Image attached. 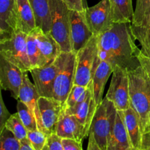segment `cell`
Here are the masks:
<instances>
[{"mask_svg":"<svg viewBox=\"0 0 150 150\" xmlns=\"http://www.w3.org/2000/svg\"><path fill=\"white\" fill-rule=\"evenodd\" d=\"M97 60V59H96ZM114 71V67L108 62L100 60L98 67L94 71L92 79V93L97 105H100L103 99L105 85L109 79L111 73Z\"/></svg>","mask_w":150,"mask_h":150,"instance_id":"obj_19","label":"cell"},{"mask_svg":"<svg viewBox=\"0 0 150 150\" xmlns=\"http://www.w3.org/2000/svg\"><path fill=\"white\" fill-rule=\"evenodd\" d=\"M148 134H149V136H150V133H148Z\"/></svg>","mask_w":150,"mask_h":150,"instance_id":"obj_42","label":"cell"},{"mask_svg":"<svg viewBox=\"0 0 150 150\" xmlns=\"http://www.w3.org/2000/svg\"><path fill=\"white\" fill-rule=\"evenodd\" d=\"M85 15L89 28L96 36L109 30L114 25L109 0H100V2L85 9Z\"/></svg>","mask_w":150,"mask_h":150,"instance_id":"obj_10","label":"cell"},{"mask_svg":"<svg viewBox=\"0 0 150 150\" xmlns=\"http://www.w3.org/2000/svg\"><path fill=\"white\" fill-rule=\"evenodd\" d=\"M130 107L140 121L143 134L150 133V81L140 64L129 69Z\"/></svg>","mask_w":150,"mask_h":150,"instance_id":"obj_2","label":"cell"},{"mask_svg":"<svg viewBox=\"0 0 150 150\" xmlns=\"http://www.w3.org/2000/svg\"><path fill=\"white\" fill-rule=\"evenodd\" d=\"M18 15L19 30L29 34L36 29L35 16L29 0H16Z\"/></svg>","mask_w":150,"mask_h":150,"instance_id":"obj_23","label":"cell"},{"mask_svg":"<svg viewBox=\"0 0 150 150\" xmlns=\"http://www.w3.org/2000/svg\"><path fill=\"white\" fill-rule=\"evenodd\" d=\"M137 59L140 65L142 66L143 70L150 81V57L146 55L142 49L139 50L137 54Z\"/></svg>","mask_w":150,"mask_h":150,"instance_id":"obj_34","label":"cell"},{"mask_svg":"<svg viewBox=\"0 0 150 150\" xmlns=\"http://www.w3.org/2000/svg\"><path fill=\"white\" fill-rule=\"evenodd\" d=\"M17 113L28 131L38 130V123L34 114L29 107L20 100L17 102Z\"/></svg>","mask_w":150,"mask_h":150,"instance_id":"obj_28","label":"cell"},{"mask_svg":"<svg viewBox=\"0 0 150 150\" xmlns=\"http://www.w3.org/2000/svg\"><path fill=\"white\" fill-rule=\"evenodd\" d=\"M69 8L72 10L84 11L86 7L84 6L83 0H64Z\"/></svg>","mask_w":150,"mask_h":150,"instance_id":"obj_37","label":"cell"},{"mask_svg":"<svg viewBox=\"0 0 150 150\" xmlns=\"http://www.w3.org/2000/svg\"><path fill=\"white\" fill-rule=\"evenodd\" d=\"M76 70V53L64 52V59L53 86V98L64 104L73 85Z\"/></svg>","mask_w":150,"mask_h":150,"instance_id":"obj_7","label":"cell"},{"mask_svg":"<svg viewBox=\"0 0 150 150\" xmlns=\"http://www.w3.org/2000/svg\"><path fill=\"white\" fill-rule=\"evenodd\" d=\"M35 16L37 26L44 32L50 33L51 29L50 0H29Z\"/></svg>","mask_w":150,"mask_h":150,"instance_id":"obj_22","label":"cell"},{"mask_svg":"<svg viewBox=\"0 0 150 150\" xmlns=\"http://www.w3.org/2000/svg\"><path fill=\"white\" fill-rule=\"evenodd\" d=\"M98 54V36L94 35L85 46L76 53L74 85L88 86L92 81Z\"/></svg>","mask_w":150,"mask_h":150,"instance_id":"obj_5","label":"cell"},{"mask_svg":"<svg viewBox=\"0 0 150 150\" xmlns=\"http://www.w3.org/2000/svg\"><path fill=\"white\" fill-rule=\"evenodd\" d=\"M48 136L39 130L28 131L27 139L34 150H42L47 142Z\"/></svg>","mask_w":150,"mask_h":150,"instance_id":"obj_32","label":"cell"},{"mask_svg":"<svg viewBox=\"0 0 150 150\" xmlns=\"http://www.w3.org/2000/svg\"><path fill=\"white\" fill-rule=\"evenodd\" d=\"M131 147L129 136L120 111H117L115 123L108 139L107 150H127Z\"/></svg>","mask_w":150,"mask_h":150,"instance_id":"obj_20","label":"cell"},{"mask_svg":"<svg viewBox=\"0 0 150 150\" xmlns=\"http://www.w3.org/2000/svg\"><path fill=\"white\" fill-rule=\"evenodd\" d=\"M27 34L18 30L11 38L0 41V55L18 67L22 71L32 70L27 55Z\"/></svg>","mask_w":150,"mask_h":150,"instance_id":"obj_6","label":"cell"},{"mask_svg":"<svg viewBox=\"0 0 150 150\" xmlns=\"http://www.w3.org/2000/svg\"><path fill=\"white\" fill-rule=\"evenodd\" d=\"M131 32V23H114L109 30L98 36L96 59L107 61L113 66L129 69L139 64V47Z\"/></svg>","mask_w":150,"mask_h":150,"instance_id":"obj_1","label":"cell"},{"mask_svg":"<svg viewBox=\"0 0 150 150\" xmlns=\"http://www.w3.org/2000/svg\"><path fill=\"white\" fill-rule=\"evenodd\" d=\"M127 150H139V149H135V148H133V147H130V148H129V149H127Z\"/></svg>","mask_w":150,"mask_h":150,"instance_id":"obj_41","label":"cell"},{"mask_svg":"<svg viewBox=\"0 0 150 150\" xmlns=\"http://www.w3.org/2000/svg\"><path fill=\"white\" fill-rule=\"evenodd\" d=\"M23 73L18 67L0 55V85L1 89L10 91L16 100L19 99V92L23 83Z\"/></svg>","mask_w":150,"mask_h":150,"instance_id":"obj_11","label":"cell"},{"mask_svg":"<svg viewBox=\"0 0 150 150\" xmlns=\"http://www.w3.org/2000/svg\"><path fill=\"white\" fill-rule=\"evenodd\" d=\"M70 35L73 52L77 53L94 36L89 28L84 11L72 10L70 15Z\"/></svg>","mask_w":150,"mask_h":150,"instance_id":"obj_12","label":"cell"},{"mask_svg":"<svg viewBox=\"0 0 150 150\" xmlns=\"http://www.w3.org/2000/svg\"><path fill=\"white\" fill-rule=\"evenodd\" d=\"M51 29L50 34L57 40L62 52H73L70 35L71 10L64 0H50Z\"/></svg>","mask_w":150,"mask_h":150,"instance_id":"obj_3","label":"cell"},{"mask_svg":"<svg viewBox=\"0 0 150 150\" xmlns=\"http://www.w3.org/2000/svg\"><path fill=\"white\" fill-rule=\"evenodd\" d=\"M88 139H89V141H88V146L86 150H102L99 146V145L97 144L93 133L92 132H89Z\"/></svg>","mask_w":150,"mask_h":150,"instance_id":"obj_38","label":"cell"},{"mask_svg":"<svg viewBox=\"0 0 150 150\" xmlns=\"http://www.w3.org/2000/svg\"><path fill=\"white\" fill-rule=\"evenodd\" d=\"M40 98L35 83H32L29 80L27 72L23 73V83L19 92V99L24 103L32 111L36 118L38 130L44 133V128L41 121L40 113L38 106V100Z\"/></svg>","mask_w":150,"mask_h":150,"instance_id":"obj_17","label":"cell"},{"mask_svg":"<svg viewBox=\"0 0 150 150\" xmlns=\"http://www.w3.org/2000/svg\"><path fill=\"white\" fill-rule=\"evenodd\" d=\"M26 47H27V55L32 69L43 67L47 63L45 61L40 51L38 48L36 39V32L34 29L29 33L26 37Z\"/></svg>","mask_w":150,"mask_h":150,"instance_id":"obj_25","label":"cell"},{"mask_svg":"<svg viewBox=\"0 0 150 150\" xmlns=\"http://www.w3.org/2000/svg\"><path fill=\"white\" fill-rule=\"evenodd\" d=\"M117 114L116 107L106 98L97 107L89 132L93 133L97 144L102 150H107L108 139L115 123Z\"/></svg>","mask_w":150,"mask_h":150,"instance_id":"obj_4","label":"cell"},{"mask_svg":"<svg viewBox=\"0 0 150 150\" xmlns=\"http://www.w3.org/2000/svg\"><path fill=\"white\" fill-rule=\"evenodd\" d=\"M4 127L10 130L20 142L27 139L28 130L21 120L18 113L10 116L8 120L6 122Z\"/></svg>","mask_w":150,"mask_h":150,"instance_id":"obj_29","label":"cell"},{"mask_svg":"<svg viewBox=\"0 0 150 150\" xmlns=\"http://www.w3.org/2000/svg\"><path fill=\"white\" fill-rule=\"evenodd\" d=\"M12 114L9 112L3 100L2 95L0 93V131L3 130L6 122L8 120Z\"/></svg>","mask_w":150,"mask_h":150,"instance_id":"obj_35","label":"cell"},{"mask_svg":"<svg viewBox=\"0 0 150 150\" xmlns=\"http://www.w3.org/2000/svg\"><path fill=\"white\" fill-rule=\"evenodd\" d=\"M38 106L45 134L48 136L56 133L63 105L54 98L40 97L38 100Z\"/></svg>","mask_w":150,"mask_h":150,"instance_id":"obj_13","label":"cell"},{"mask_svg":"<svg viewBox=\"0 0 150 150\" xmlns=\"http://www.w3.org/2000/svg\"><path fill=\"white\" fill-rule=\"evenodd\" d=\"M21 150H34L27 139L21 142Z\"/></svg>","mask_w":150,"mask_h":150,"instance_id":"obj_40","label":"cell"},{"mask_svg":"<svg viewBox=\"0 0 150 150\" xmlns=\"http://www.w3.org/2000/svg\"><path fill=\"white\" fill-rule=\"evenodd\" d=\"M89 90L88 95L83 101L69 109H64L62 108L63 111H64L66 114L74 116L80 122L81 124L84 127L88 136L94 115L98 107L92 93V83H89Z\"/></svg>","mask_w":150,"mask_h":150,"instance_id":"obj_15","label":"cell"},{"mask_svg":"<svg viewBox=\"0 0 150 150\" xmlns=\"http://www.w3.org/2000/svg\"><path fill=\"white\" fill-rule=\"evenodd\" d=\"M89 90V86H83L79 85H73L67 100L63 104V108L69 109L83 101L87 96Z\"/></svg>","mask_w":150,"mask_h":150,"instance_id":"obj_30","label":"cell"},{"mask_svg":"<svg viewBox=\"0 0 150 150\" xmlns=\"http://www.w3.org/2000/svg\"><path fill=\"white\" fill-rule=\"evenodd\" d=\"M131 32L135 40L142 45V51L150 57V17L142 26H131Z\"/></svg>","mask_w":150,"mask_h":150,"instance_id":"obj_26","label":"cell"},{"mask_svg":"<svg viewBox=\"0 0 150 150\" xmlns=\"http://www.w3.org/2000/svg\"><path fill=\"white\" fill-rule=\"evenodd\" d=\"M141 150H150V136L148 133L144 134L143 142Z\"/></svg>","mask_w":150,"mask_h":150,"instance_id":"obj_39","label":"cell"},{"mask_svg":"<svg viewBox=\"0 0 150 150\" xmlns=\"http://www.w3.org/2000/svg\"><path fill=\"white\" fill-rule=\"evenodd\" d=\"M0 150H21V142L5 127L0 131Z\"/></svg>","mask_w":150,"mask_h":150,"instance_id":"obj_31","label":"cell"},{"mask_svg":"<svg viewBox=\"0 0 150 150\" xmlns=\"http://www.w3.org/2000/svg\"><path fill=\"white\" fill-rule=\"evenodd\" d=\"M112 73L105 98L113 103L117 111H125L130 107L128 70L117 66Z\"/></svg>","mask_w":150,"mask_h":150,"instance_id":"obj_8","label":"cell"},{"mask_svg":"<svg viewBox=\"0 0 150 150\" xmlns=\"http://www.w3.org/2000/svg\"><path fill=\"white\" fill-rule=\"evenodd\" d=\"M42 150H64L62 138L56 133H52L48 136L47 142Z\"/></svg>","mask_w":150,"mask_h":150,"instance_id":"obj_33","label":"cell"},{"mask_svg":"<svg viewBox=\"0 0 150 150\" xmlns=\"http://www.w3.org/2000/svg\"><path fill=\"white\" fill-rule=\"evenodd\" d=\"M18 30L16 0H0V41L11 38Z\"/></svg>","mask_w":150,"mask_h":150,"instance_id":"obj_14","label":"cell"},{"mask_svg":"<svg viewBox=\"0 0 150 150\" xmlns=\"http://www.w3.org/2000/svg\"><path fill=\"white\" fill-rule=\"evenodd\" d=\"M114 23H132L134 10L132 0H109Z\"/></svg>","mask_w":150,"mask_h":150,"instance_id":"obj_24","label":"cell"},{"mask_svg":"<svg viewBox=\"0 0 150 150\" xmlns=\"http://www.w3.org/2000/svg\"><path fill=\"white\" fill-rule=\"evenodd\" d=\"M36 39L41 55L47 64L54 61L62 54L60 45L50 33L44 32L40 28L37 27Z\"/></svg>","mask_w":150,"mask_h":150,"instance_id":"obj_21","label":"cell"},{"mask_svg":"<svg viewBox=\"0 0 150 150\" xmlns=\"http://www.w3.org/2000/svg\"><path fill=\"white\" fill-rule=\"evenodd\" d=\"M64 150H83L82 143L71 139H62Z\"/></svg>","mask_w":150,"mask_h":150,"instance_id":"obj_36","label":"cell"},{"mask_svg":"<svg viewBox=\"0 0 150 150\" xmlns=\"http://www.w3.org/2000/svg\"><path fill=\"white\" fill-rule=\"evenodd\" d=\"M64 54V52H62L54 61L48 63L43 67L30 70L34 83L40 97L53 98V86L54 81L62 64Z\"/></svg>","mask_w":150,"mask_h":150,"instance_id":"obj_9","label":"cell"},{"mask_svg":"<svg viewBox=\"0 0 150 150\" xmlns=\"http://www.w3.org/2000/svg\"><path fill=\"white\" fill-rule=\"evenodd\" d=\"M56 134L62 139H75L82 143L88 135L80 122L73 115L62 111L56 130Z\"/></svg>","mask_w":150,"mask_h":150,"instance_id":"obj_16","label":"cell"},{"mask_svg":"<svg viewBox=\"0 0 150 150\" xmlns=\"http://www.w3.org/2000/svg\"><path fill=\"white\" fill-rule=\"evenodd\" d=\"M122 117L126 130L129 136L131 147L141 150L143 142L144 134L137 114L132 107L125 111H120Z\"/></svg>","mask_w":150,"mask_h":150,"instance_id":"obj_18","label":"cell"},{"mask_svg":"<svg viewBox=\"0 0 150 150\" xmlns=\"http://www.w3.org/2000/svg\"><path fill=\"white\" fill-rule=\"evenodd\" d=\"M150 17V0H136L131 26L143 25Z\"/></svg>","mask_w":150,"mask_h":150,"instance_id":"obj_27","label":"cell"}]
</instances>
